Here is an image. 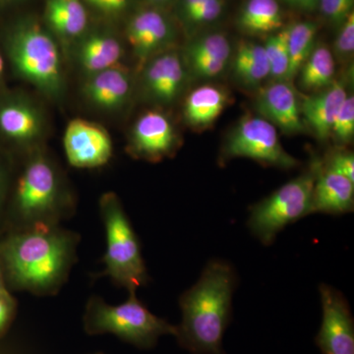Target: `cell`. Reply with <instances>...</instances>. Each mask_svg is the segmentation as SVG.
<instances>
[{
	"label": "cell",
	"mask_w": 354,
	"mask_h": 354,
	"mask_svg": "<svg viewBox=\"0 0 354 354\" xmlns=\"http://www.w3.org/2000/svg\"><path fill=\"white\" fill-rule=\"evenodd\" d=\"M1 267H2L1 261H0V292H2V291L6 290V288H4L3 274H2Z\"/></svg>",
	"instance_id": "obj_39"
},
{
	"label": "cell",
	"mask_w": 354,
	"mask_h": 354,
	"mask_svg": "<svg viewBox=\"0 0 354 354\" xmlns=\"http://www.w3.org/2000/svg\"><path fill=\"white\" fill-rule=\"evenodd\" d=\"M1 1L6 2V3H8V2L17 1V0H1Z\"/></svg>",
	"instance_id": "obj_41"
},
{
	"label": "cell",
	"mask_w": 354,
	"mask_h": 354,
	"mask_svg": "<svg viewBox=\"0 0 354 354\" xmlns=\"http://www.w3.org/2000/svg\"><path fill=\"white\" fill-rule=\"evenodd\" d=\"M320 160L250 208L248 227L264 245H271L288 225L312 214V198Z\"/></svg>",
	"instance_id": "obj_7"
},
{
	"label": "cell",
	"mask_w": 354,
	"mask_h": 354,
	"mask_svg": "<svg viewBox=\"0 0 354 354\" xmlns=\"http://www.w3.org/2000/svg\"><path fill=\"white\" fill-rule=\"evenodd\" d=\"M187 62L196 75L213 78L220 75L230 57V44L223 34H209L196 39L186 51Z\"/></svg>",
	"instance_id": "obj_19"
},
{
	"label": "cell",
	"mask_w": 354,
	"mask_h": 354,
	"mask_svg": "<svg viewBox=\"0 0 354 354\" xmlns=\"http://www.w3.org/2000/svg\"><path fill=\"white\" fill-rule=\"evenodd\" d=\"M120 41L108 32H94L79 44L77 59L81 68L88 74L97 73L120 65L123 57Z\"/></svg>",
	"instance_id": "obj_20"
},
{
	"label": "cell",
	"mask_w": 354,
	"mask_h": 354,
	"mask_svg": "<svg viewBox=\"0 0 354 354\" xmlns=\"http://www.w3.org/2000/svg\"><path fill=\"white\" fill-rule=\"evenodd\" d=\"M44 118L38 106L24 97L0 102V134L19 145H32L41 138Z\"/></svg>",
	"instance_id": "obj_13"
},
{
	"label": "cell",
	"mask_w": 354,
	"mask_h": 354,
	"mask_svg": "<svg viewBox=\"0 0 354 354\" xmlns=\"http://www.w3.org/2000/svg\"><path fill=\"white\" fill-rule=\"evenodd\" d=\"M127 36L135 57L146 62L169 46L174 39V29L162 13L144 10L130 20Z\"/></svg>",
	"instance_id": "obj_14"
},
{
	"label": "cell",
	"mask_w": 354,
	"mask_h": 354,
	"mask_svg": "<svg viewBox=\"0 0 354 354\" xmlns=\"http://www.w3.org/2000/svg\"><path fill=\"white\" fill-rule=\"evenodd\" d=\"M258 113L288 134L304 130L300 102L288 81H278L261 91L256 101Z\"/></svg>",
	"instance_id": "obj_12"
},
{
	"label": "cell",
	"mask_w": 354,
	"mask_h": 354,
	"mask_svg": "<svg viewBox=\"0 0 354 354\" xmlns=\"http://www.w3.org/2000/svg\"><path fill=\"white\" fill-rule=\"evenodd\" d=\"M100 213L106 236L102 274L109 277L114 283L127 288L129 292L136 291L148 283V272L138 236L115 193L102 195L100 199Z\"/></svg>",
	"instance_id": "obj_6"
},
{
	"label": "cell",
	"mask_w": 354,
	"mask_h": 354,
	"mask_svg": "<svg viewBox=\"0 0 354 354\" xmlns=\"http://www.w3.org/2000/svg\"><path fill=\"white\" fill-rule=\"evenodd\" d=\"M152 3L162 4L167 3V2L171 1V0H150Z\"/></svg>",
	"instance_id": "obj_40"
},
{
	"label": "cell",
	"mask_w": 354,
	"mask_h": 354,
	"mask_svg": "<svg viewBox=\"0 0 354 354\" xmlns=\"http://www.w3.org/2000/svg\"><path fill=\"white\" fill-rule=\"evenodd\" d=\"M346 97L344 85L334 81L322 92L305 97L300 102L301 116L315 133L317 138L322 141L329 138L335 116Z\"/></svg>",
	"instance_id": "obj_18"
},
{
	"label": "cell",
	"mask_w": 354,
	"mask_h": 354,
	"mask_svg": "<svg viewBox=\"0 0 354 354\" xmlns=\"http://www.w3.org/2000/svg\"><path fill=\"white\" fill-rule=\"evenodd\" d=\"M207 0H183V8L184 15H187L197 9L198 7L201 6L205 3Z\"/></svg>",
	"instance_id": "obj_36"
},
{
	"label": "cell",
	"mask_w": 354,
	"mask_h": 354,
	"mask_svg": "<svg viewBox=\"0 0 354 354\" xmlns=\"http://www.w3.org/2000/svg\"><path fill=\"white\" fill-rule=\"evenodd\" d=\"M177 143L176 132L169 118L160 111H149L135 122L128 152L136 158L160 162L174 153Z\"/></svg>",
	"instance_id": "obj_11"
},
{
	"label": "cell",
	"mask_w": 354,
	"mask_h": 354,
	"mask_svg": "<svg viewBox=\"0 0 354 354\" xmlns=\"http://www.w3.org/2000/svg\"><path fill=\"white\" fill-rule=\"evenodd\" d=\"M333 171L339 172L354 183V156L346 151L330 153L327 162L323 164Z\"/></svg>",
	"instance_id": "obj_31"
},
{
	"label": "cell",
	"mask_w": 354,
	"mask_h": 354,
	"mask_svg": "<svg viewBox=\"0 0 354 354\" xmlns=\"http://www.w3.org/2000/svg\"><path fill=\"white\" fill-rule=\"evenodd\" d=\"M354 0H320L319 7L328 20L335 26H341L353 12Z\"/></svg>",
	"instance_id": "obj_29"
},
{
	"label": "cell",
	"mask_w": 354,
	"mask_h": 354,
	"mask_svg": "<svg viewBox=\"0 0 354 354\" xmlns=\"http://www.w3.org/2000/svg\"><path fill=\"white\" fill-rule=\"evenodd\" d=\"M7 57L16 73L51 100L64 93V75L59 48L41 25L24 21L6 38Z\"/></svg>",
	"instance_id": "obj_3"
},
{
	"label": "cell",
	"mask_w": 354,
	"mask_h": 354,
	"mask_svg": "<svg viewBox=\"0 0 354 354\" xmlns=\"http://www.w3.org/2000/svg\"><path fill=\"white\" fill-rule=\"evenodd\" d=\"M64 145L69 165L76 169H97L113 157V140L109 132L97 123L81 118L67 125Z\"/></svg>",
	"instance_id": "obj_10"
},
{
	"label": "cell",
	"mask_w": 354,
	"mask_h": 354,
	"mask_svg": "<svg viewBox=\"0 0 354 354\" xmlns=\"http://www.w3.org/2000/svg\"><path fill=\"white\" fill-rule=\"evenodd\" d=\"M3 191H4L3 176H2L1 171H0V203H1L2 198H3Z\"/></svg>",
	"instance_id": "obj_38"
},
{
	"label": "cell",
	"mask_w": 354,
	"mask_h": 354,
	"mask_svg": "<svg viewBox=\"0 0 354 354\" xmlns=\"http://www.w3.org/2000/svg\"><path fill=\"white\" fill-rule=\"evenodd\" d=\"M335 64L333 53L326 46H315L299 69V85L305 91L317 92L334 82Z\"/></svg>",
	"instance_id": "obj_25"
},
{
	"label": "cell",
	"mask_w": 354,
	"mask_h": 354,
	"mask_svg": "<svg viewBox=\"0 0 354 354\" xmlns=\"http://www.w3.org/2000/svg\"><path fill=\"white\" fill-rule=\"evenodd\" d=\"M236 286V272L230 263L209 261L196 283L179 298L183 320L176 337L184 349L191 354H227L223 342L232 322Z\"/></svg>",
	"instance_id": "obj_2"
},
{
	"label": "cell",
	"mask_w": 354,
	"mask_h": 354,
	"mask_svg": "<svg viewBox=\"0 0 354 354\" xmlns=\"http://www.w3.org/2000/svg\"><path fill=\"white\" fill-rule=\"evenodd\" d=\"M337 39H335V51L342 58H348L353 55L354 50V14L353 11L341 26Z\"/></svg>",
	"instance_id": "obj_30"
},
{
	"label": "cell",
	"mask_w": 354,
	"mask_h": 354,
	"mask_svg": "<svg viewBox=\"0 0 354 354\" xmlns=\"http://www.w3.org/2000/svg\"><path fill=\"white\" fill-rule=\"evenodd\" d=\"M223 8V0H207L201 6L185 15L188 21L194 24L211 22L221 15Z\"/></svg>",
	"instance_id": "obj_32"
},
{
	"label": "cell",
	"mask_w": 354,
	"mask_h": 354,
	"mask_svg": "<svg viewBox=\"0 0 354 354\" xmlns=\"http://www.w3.org/2000/svg\"><path fill=\"white\" fill-rule=\"evenodd\" d=\"M354 208V183L321 162L312 198V214L344 215Z\"/></svg>",
	"instance_id": "obj_17"
},
{
	"label": "cell",
	"mask_w": 354,
	"mask_h": 354,
	"mask_svg": "<svg viewBox=\"0 0 354 354\" xmlns=\"http://www.w3.org/2000/svg\"><path fill=\"white\" fill-rule=\"evenodd\" d=\"M14 208L24 228L57 225L70 213L68 198L57 169L50 158L36 151L21 174Z\"/></svg>",
	"instance_id": "obj_4"
},
{
	"label": "cell",
	"mask_w": 354,
	"mask_h": 354,
	"mask_svg": "<svg viewBox=\"0 0 354 354\" xmlns=\"http://www.w3.org/2000/svg\"><path fill=\"white\" fill-rule=\"evenodd\" d=\"M84 320L88 334L115 335L140 348H153L162 335L176 337L177 332L176 326L149 311L137 298L136 291H130L127 301L120 305L91 297Z\"/></svg>",
	"instance_id": "obj_5"
},
{
	"label": "cell",
	"mask_w": 354,
	"mask_h": 354,
	"mask_svg": "<svg viewBox=\"0 0 354 354\" xmlns=\"http://www.w3.org/2000/svg\"><path fill=\"white\" fill-rule=\"evenodd\" d=\"M234 158H250L281 169H295L299 164L281 145L277 128L252 115L244 116L225 142L223 160Z\"/></svg>",
	"instance_id": "obj_8"
},
{
	"label": "cell",
	"mask_w": 354,
	"mask_h": 354,
	"mask_svg": "<svg viewBox=\"0 0 354 354\" xmlns=\"http://www.w3.org/2000/svg\"><path fill=\"white\" fill-rule=\"evenodd\" d=\"M227 102L225 91L215 86H201L188 95L184 104V118L190 127H208L225 111Z\"/></svg>",
	"instance_id": "obj_21"
},
{
	"label": "cell",
	"mask_w": 354,
	"mask_h": 354,
	"mask_svg": "<svg viewBox=\"0 0 354 354\" xmlns=\"http://www.w3.org/2000/svg\"><path fill=\"white\" fill-rule=\"evenodd\" d=\"M15 309V302L7 290L0 292V333L2 332L10 321Z\"/></svg>",
	"instance_id": "obj_33"
},
{
	"label": "cell",
	"mask_w": 354,
	"mask_h": 354,
	"mask_svg": "<svg viewBox=\"0 0 354 354\" xmlns=\"http://www.w3.org/2000/svg\"><path fill=\"white\" fill-rule=\"evenodd\" d=\"M283 1L298 10L311 12L318 8L320 0H283Z\"/></svg>",
	"instance_id": "obj_35"
},
{
	"label": "cell",
	"mask_w": 354,
	"mask_h": 354,
	"mask_svg": "<svg viewBox=\"0 0 354 354\" xmlns=\"http://www.w3.org/2000/svg\"><path fill=\"white\" fill-rule=\"evenodd\" d=\"M4 70H6V62H4V58L0 53V80L3 77Z\"/></svg>",
	"instance_id": "obj_37"
},
{
	"label": "cell",
	"mask_w": 354,
	"mask_h": 354,
	"mask_svg": "<svg viewBox=\"0 0 354 354\" xmlns=\"http://www.w3.org/2000/svg\"><path fill=\"white\" fill-rule=\"evenodd\" d=\"M322 323L315 337L322 354H354V319L344 295L333 286H319Z\"/></svg>",
	"instance_id": "obj_9"
},
{
	"label": "cell",
	"mask_w": 354,
	"mask_h": 354,
	"mask_svg": "<svg viewBox=\"0 0 354 354\" xmlns=\"http://www.w3.org/2000/svg\"><path fill=\"white\" fill-rule=\"evenodd\" d=\"M235 76L249 87L259 85L270 76V66L264 46L241 41L234 60Z\"/></svg>",
	"instance_id": "obj_24"
},
{
	"label": "cell",
	"mask_w": 354,
	"mask_h": 354,
	"mask_svg": "<svg viewBox=\"0 0 354 354\" xmlns=\"http://www.w3.org/2000/svg\"><path fill=\"white\" fill-rule=\"evenodd\" d=\"M186 73L176 53L167 51L151 58L144 71V88L153 102L169 104L183 92Z\"/></svg>",
	"instance_id": "obj_15"
},
{
	"label": "cell",
	"mask_w": 354,
	"mask_h": 354,
	"mask_svg": "<svg viewBox=\"0 0 354 354\" xmlns=\"http://www.w3.org/2000/svg\"><path fill=\"white\" fill-rule=\"evenodd\" d=\"M288 31L290 26L274 32L266 41L264 48L270 66V76L278 81H288L290 68L288 55Z\"/></svg>",
	"instance_id": "obj_27"
},
{
	"label": "cell",
	"mask_w": 354,
	"mask_h": 354,
	"mask_svg": "<svg viewBox=\"0 0 354 354\" xmlns=\"http://www.w3.org/2000/svg\"><path fill=\"white\" fill-rule=\"evenodd\" d=\"M44 16L48 27L66 39L81 36L88 24L87 10L81 0H48Z\"/></svg>",
	"instance_id": "obj_22"
},
{
	"label": "cell",
	"mask_w": 354,
	"mask_h": 354,
	"mask_svg": "<svg viewBox=\"0 0 354 354\" xmlns=\"http://www.w3.org/2000/svg\"><path fill=\"white\" fill-rule=\"evenodd\" d=\"M78 239L58 225L25 228L2 243L0 261L15 288L35 295H55L75 262Z\"/></svg>",
	"instance_id": "obj_1"
},
{
	"label": "cell",
	"mask_w": 354,
	"mask_h": 354,
	"mask_svg": "<svg viewBox=\"0 0 354 354\" xmlns=\"http://www.w3.org/2000/svg\"><path fill=\"white\" fill-rule=\"evenodd\" d=\"M88 4L108 14L120 13L127 8L128 0H86Z\"/></svg>",
	"instance_id": "obj_34"
},
{
	"label": "cell",
	"mask_w": 354,
	"mask_h": 354,
	"mask_svg": "<svg viewBox=\"0 0 354 354\" xmlns=\"http://www.w3.org/2000/svg\"><path fill=\"white\" fill-rule=\"evenodd\" d=\"M317 26L312 22H300L290 26L288 31V55L290 68L288 81L298 74L302 64L315 48Z\"/></svg>",
	"instance_id": "obj_26"
},
{
	"label": "cell",
	"mask_w": 354,
	"mask_h": 354,
	"mask_svg": "<svg viewBox=\"0 0 354 354\" xmlns=\"http://www.w3.org/2000/svg\"><path fill=\"white\" fill-rule=\"evenodd\" d=\"M131 78L121 65L88 75L83 94L95 108L102 111H120L129 101Z\"/></svg>",
	"instance_id": "obj_16"
},
{
	"label": "cell",
	"mask_w": 354,
	"mask_h": 354,
	"mask_svg": "<svg viewBox=\"0 0 354 354\" xmlns=\"http://www.w3.org/2000/svg\"><path fill=\"white\" fill-rule=\"evenodd\" d=\"M283 23L277 0H248L239 18L242 31L252 36L274 34L283 28Z\"/></svg>",
	"instance_id": "obj_23"
},
{
	"label": "cell",
	"mask_w": 354,
	"mask_h": 354,
	"mask_svg": "<svg viewBox=\"0 0 354 354\" xmlns=\"http://www.w3.org/2000/svg\"><path fill=\"white\" fill-rule=\"evenodd\" d=\"M354 136V97L348 95L335 116L334 124L330 130V136L335 143L348 145Z\"/></svg>",
	"instance_id": "obj_28"
}]
</instances>
